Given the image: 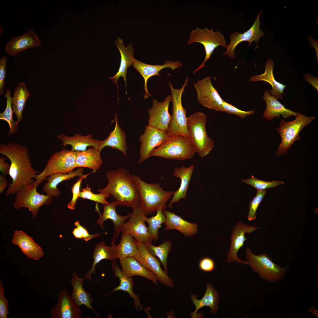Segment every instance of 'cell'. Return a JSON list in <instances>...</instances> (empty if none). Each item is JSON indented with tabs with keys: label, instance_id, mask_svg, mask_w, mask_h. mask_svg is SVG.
<instances>
[{
	"label": "cell",
	"instance_id": "6da1fadb",
	"mask_svg": "<svg viewBox=\"0 0 318 318\" xmlns=\"http://www.w3.org/2000/svg\"><path fill=\"white\" fill-rule=\"evenodd\" d=\"M0 153L11 162L9 175L12 182L6 191L9 196L15 193L24 185L31 182L39 172L32 166L28 148L16 142L0 144Z\"/></svg>",
	"mask_w": 318,
	"mask_h": 318
},
{
	"label": "cell",
	"instance_id": "7a4b0ae2",
	"mask_svg": "<svg viewBox=\"0 0 318 318\" xmlns=\"http://www.w3.org/2000/svg\"><path fill=\"white\" fill-rule=\"evenodd\" d=\"M108 183L106 186L97 190L112 196L118 206L128 208L139 207L140 198L133 176L124 168L106 173Z\"/></svg>",
	"mask_w": 318,
	"mask_h": 318
},
{
	"label": "cell",
	"instance_id": "3957f363",
	"mask_svg": "<svg viewBox=\"0 0 318 318\" xmlns=\"http://www.w3.org/2000/svg\"><path fill=\"white\" fill-rule=\"evenodd\" d=\"M133 176L140 193V208L145 215H149L160 208L165 209L166 202L175 191H165L160 183H147L139 176L134 174Z\"/></svg>",
	"mask_w": 318,
	"mask_h": 318
},
{
	"label": "cell",
	"instance_id": "277c9868",
	"mask_svg": "<svg viewBox=\"0 0 318 318\" xmlns=\"http://www.w3.org/2000/svg\"><path fill=\"white\" fill-rule=\"evenodd\" d=\"M196 151L191 140L180 135L169 136L160 145L154 149L150 155L166 159L183 160L191 159Z\"/></svg>",
	"mask_w": 318,
	"mask_h": 318
},
{
	"label": "cell",
	"instance_id": "5b68a950",
	"mask_svg": "<svg viewBox=\"0 0 318 318\" xmlns=\"http://www.w3.org/2000/svg\"><path fill=\"white\" fill-rule=\"evenodd\" d=\"M207 116L196 112L187 117V127L189 138L196 153L203 158L209 154L214 146L213 140L208 135L206 128Z\"/></svg>",
	"mask_w": 318,
	"mask_h": 318
},
{
	"label": "cell",
	"instance_id": "8992f818",
	"mask_svg": "<svg viewBox=\"0 0 318 318\" xmlns=\"http://www.w3.org/2000/svg\"><path fill=\"white\" fill-rule=\"evenodd\" d=\"M245 253L247 265L263 280L273 283L284 277L288 267H281L275 264L266 253L255 255L249 245L246 248Z\"/></svg>",
	"mask_w": 318,
	"mask_h": 318
},
{
	"label": "cell",
	"instance_id": "52a82bcc",
	"mask_svg": "<svg viewBox=\"0 0 318 318\" xmlns=\"http://www.w3.org/2000/svg\"><path fill=\"white\" fill-rule=\"evenodd\" d=\"M40 184L34 179L19 189L16 193L15 201L12 205L13 207L16 210L23 207L27 208L31 211L33 218H36L40 207L50 204L52 197L37 192V189Z\"/></svg>",
	"mask_w": 318,
	"mask_h": 318
},
{
	"label": "cell",
	"instance_id": "ba28073f",
	"mask_svg": "<svg viewBox=\"0 0 318 318\" xmlns=\"http://www.w3.org/2000/svg\"><path fill=\"white\" fill-rule=\"evenodd\" d=\"M292 121L281 120L279 126L276 129L281 139L276 152L278 156L287 154V150L294 142L300 140L299 133L301 130L315 119L314 116L307 117L300 113Z\"/></svg>",
	"mask_w": 318,
	"mask_h": 318
},
{
	"label": "cell",
	"instance_id": "9c48e42d",
	"mask_svg": "<svg viewBox=\"0 0 318 318\" xmlns=\"http://www.w3.org/2000/svg\"><path fill=\"white\" fill-rule=\"evenodd\" d=\"M188 80L189 77H187L184 84L179 89L174 88L170 81L168 83L171 92L173 104L172 115L167 132L169 136L180 135L190 138L187 127L186 110L182 106L181 100L183 93Z\"/></svg>",
	"mask_w": 318,
	"mask_h": 318
},
{
	"label": "cell",
	"instance_id": "30bf717a",
	"mask_svg": "<svg viewBox=\"0 0 318 318\" xmlns=\"http://www.w3.org/2000/svg\"><path fill=\"white\" fill-rule=\"evenodd\" d=\"M78 151L63 149L53 153L48 160L46 165L35 178L40 183L49 176L57 173H67L76 168L75 160Z\"/></svg>",
	"mask_w": 318,
	"mask_h": 318
},
{
	"label": "cell",
	"instance_id": "8fae6325",
	"mask_svg": "<svg viewBox=\"0 0 318 318\" xmlns=\"http://www.w3.org/2000/svg\"><path fill=\"white\" fill-rule=\"evenodd\" d=\"M213 28L209 29L207 27L202 29L197 27L190 32V38L187 42L189 45L193 43H198L204 47L205 57L201 64L193 72L195 73L198 70L205 66V64L211 57L215 49L219 46L226 47V41L223 35L219 31L214 32Z\"/></svg>",
	"mask_w": 318,
	"mask_h": 318
},
{
	"label": "cell",
	"instance_id": "7c38bea8",
	"mask_svg": "<svg viewBox=\"0 0 318 318\" xmlns=\"http://www.w3.org/2000/svg\"><path fill=\"white\" fill-rule=\"evenodd\" d=\"M138 247V251L134 256L144 266L153 273L159 281L168 287L174 286L173 279L161 268L159 261L148 251L146 245L135 239Z\"/></svg>",
	"mask_w": 318,
	"mask_h": 318
},
{
	"label": "cell",
	"instance_id": "4fadbf2b",
	"mask_svg": "<svg viewBox=\"0 0 318 318\" xmlns=\"http://www.w3.org/2000/svg\"><path fill=\"white\" fill-rule=\"evenodd\" d=\"M194 86L198 101L201 105L210 109L224 112L222 106L223 100L213 85L210 76L198 81Z\"/></svg>",
	"mask_w": 318,
	"mask_h": 318
},
{
	"label": "cell",
	"instance_id": "5bb4252c",
	"mask_svg": "<svg viewBox=\"0 0 318 318\" xmlns=\"http://www.w3.org/2000/svg\"><path fill=\"white\" fill-rule=\"evenodd\" d=\"M132 209V214L129 220L125 222L122 232L128 233L137 241L145 244L151 243L153 239L149 234L145 224L146 216L140 207Z\"/></svg>",
	"mask_w": 318,
	"mask_h": 318
},
{
	"label": "cell",
	"instance_id": "9a60e30c",
	"mask_svg": "<svg viewBox=\"0 0 318 318\" xmlns=\"http://www.w3.org/2000/svg\"><path fill=\"white\" fill-rule=\"evenodd\" d=\"M261 13L262 12H260L254 24L246 31L243 33H240L239 32L236 31L229 34L230 42L229 44L227 45V49L222 55V57L227 55L231 58L235 59V49L238 44L243 42H249V47L250 46L251 43L255 41L256 44L255 49L259 48L258 42L260 38L264 36V33L260 27L261 22L259 20V18Z\"/></svg>",
	"mask_w": 318,
	"mask_h": 318
},
{
	"label": "cell",
	"instance_id": "2e32d148",
	"mask_svg": "<svg viewBox=\"0 0 318 318\" xmlns=\"http://www.w3.org/2000/svg\"><path fill=\"white\" fill-rule=\"evenodd\" d=\"M166 132L157 129L148 125L145 127L144 133L139 137L141 143L139 154L138 163L147 160L156 147H158L168 138Z\"/></svg>",
	"mask_w": 318,
	"mask_h": 318
},
{
	"label": "cell",
	"instance_id": "e0dca14e",
	"mask_svg": "<svg viewBox=\"0 0 318 318\" xmlns=\"http://www.w3.org/2000/svg\"><path fill=\"white\" fill-rule=\"evenodd\" d=\"M259 228L254 226L245 224L241 221L237 222L234 227L231 236V243L227 254V261L228 263L236 261L247 265L246 261L238 258L237 253L248 239L245 236V233H250Z\"/></svg>",
	"mask_w": 318,
	"mask_h": 318
},
{
	"label": "cell",
	"instance_id": "ac0fdd59",
	"mask_svg": "<svg viewBox=\"0 0 318 318\" xmlns=\"http://www.w3.org/2000/svg\"><path fill=\"white\" fill-rule=\"evenodd\" d=\"M171 101V95L168 96L162 102L153 99L152 107L148 110V125L167 132L171 119V116L168 112Z\"/></svg>",
	"mask_w": 318,
	"mask_h": 318
},
{
	"label": "cell",
	"instance_id": "d6986e66",
	"mask_svg": "<svg viewBox=\"0 0 318 318\" xmlns=\"http://www.w3.org/2000/svg\"><path fill=\"white\" fill-rule=\"evenodd\" d=\"M57 304L51 311L52 318H80L82 315L80 306L77 304L66 289L60 291Z\"/></svg>",
	"mask_w": 318,
	"mask_h": 318
},
{
	"label": "cell",
	"instance_id": "ffe728a7",
	"mask_svg": "<svg viewBox=\"0 0 318 318\" xmlns=\"http://www.w3.org/2000/svg\"><path fill=\"white\" fill-rule=\"evenodd\" d=\"M103 206V213L100 215V217L96 222L98 224L104 229L103 224L104 221L108 219L112 220L114 224V229L113 237L112 243H115L119 234L122 232L125 222V221L129 219L132 212L125 216H121L117 214L116 211V208L118 206V205L116 201H112L110 203Z\"/></svg>",
	"mask_w": 318,
	"mask_h": 318
},
{
	"label": "cell",
	"instance_id": "44dd1931",
	"mask_svg": "<svg viewBox=\"0 0 318 318\" xmlns=\"http://www.w3.org/2000/svg\"><path fill=\"white\" fill-rule=\"evenodd\" d=\"M134 67L142 76L144 80V90L145 93L143 94L144 99L151 96L149 92L147 85L148 80L153 76H161L159 72L163 69L170 68L172 70L180 67L182 66L181 62L179 61L173 62L165 61L162 65H150L143 63L135 59L132 64Z\"/></svg>",
	"mask_w": 318,
	"mask_h": 318
},
{
	"label": "cell",
	"instance_id": "7402d4cb",
	"mask_svg": "<svg viewBox=\"0 0 318 318\" xmlns=\"http://www.w3.org/2000/svg\"><path fill=\"white\" fill-rule=\"evenodd\" d=\"M12 243L17 246L28 258L37 260L44 255L42 249L23 231L16 230L14 233Z\"/></svg>",
	"mask_w": 318,
	"mask_h": 318
},
{
	"label": "cell",
	"instance_id": "603a6c76",
	"mask_svg": "<svg viewBox=\"0 0 318 318\" xmlns=\"http://www.w3.org/2000/svg\"><path fill=\"white\" fill-rule=\"evenodd\" d=\"M41 42L32 29L23 35L11 38L5 48L9 55L16 56L24 50L39 46Z\"/></svg>",
	"mask_w": 318,
	"mask_h": 318
},
{
	"label": "cell",
	"instance_id": "cb8c5ba5",
	"mask_svg": "<svg viewBox=\"0 0 318 318\" xmlns=\"http://www.w3.org/2000/svg\"><path fill=\"white\" fill-rule=\"evenodd\" d=\"M115 44L121 55L120 64L117 72L114 76L109 77V79L116 85L118 90V87L117 84L118 79L120 77H123L125 82L126 93L127 94L126 89V73L127 68L130 65H132L135 59L133 55L134 49L132 47V44H129L127 47H125L123 39L119 37H118L116 40Z\"/></svg>",
	"mask_w": 318,
	"mask_h": 318
},
{
	"label": "cell",
	"instance_id": "d4e9b609",
	"mask_svg": "<svg viewBox=\"0 0 318 318\" xmlns=\"http://www.w3.org/2000/svg\"><path fill=\"white\" fill-rule=\"evenodd\" d=\"M111 269L114 273V276L119 278L120 284L118 286L106 294L102 298L114 292L119 290L125 291L128 293L133 299V305L136 309L138 311L141 310L143 305L140 301L139 296L135 294L133 290L135 285L132 277H126L124 276L116 261H112Z\"/></svg>",
	"mask_w": 318,
	"mask_h": 318
},
{
	"label": "cell",
	"instance_id": "484cf974",
	"mask_svg": "<svg viewBox=\"0 0 318 318\" xmlns=\"http://www.w3.org/2000/svg\"><path fill=\"white\" fill-rule=\"evenodd\" d=\"M119 259L121 270L125 277L140 276L149 280L156 285H158V279L156 276L138 261L134 257Z\"/></svg>",
	"mask_w": 318,
	"mask_h": 318
},
{
	"label": "cell",
	"instance_id": "4316f807",
	"mask_svg": "<svg viewBox=\"0 0 318 318\" xmlns=\"http://www.w3.org/2000/svg\"><path fill=\"white\" fill-rule=\"evenodd\" d=\"M262 98L266 105L263 115V117L266 120L270 121L274 118L279 117L281 115L283 118L286 119L292 115L296 117L299 113L286 108L276 98L269 93L267 89L264 91Z\"/></svg>",
	"mask_w": 318,
	"mask_h": 318
},
{
	"label": "cell",
	"instance_id": "83f0119b",
	"mask_svg": "<svg viewBox=\"0 0 318 318\" xmlns=\"http://www.w3.org/2000/svg\"><path fill=\"white\" fill-rule=\"evenodd\" d=\"M163 212L166 218L164 223L165 230H177L186 237H192L197 233L198 226L196 223L186 221L180 216L165 209L163 210Z\"/></svg>",
	"mask_w": 318,
	"mask_h": 318
},
{
	"label": "cell",
	"instance_id": "f1b7e54d",
	"mask_svg": "<svg viewBox=\"0 0 318 318\" xmlns=\"http://www.w3.org/2000/svg\"><path fill=\"white\" fill-rule=\"evenodd\" d=\"M57 138L62 142V145L64 148L67 145H70L72 147L71 150L74 151H85L88 146H92L99 150L100 141L93 138L90 134L87 136L76 134L73 136H69L62 133L58 135Z\"/></svg>",
	"mask_w": 318,
	"mask_h": 318
},
{
	"label": "cell",
	"instance_id": "f546056e",
	"mask_svg": "<svg viewBox=\"0 0 318 318\" xmlns=\"http://www.w3.org/2000/svg\"><path fill=\"white\" fill-rule=\"evenodd\" d=\"M194 168V165L192 164L186 167L182 166L180 168L176 167L173 172L174 177L179 178L181 183L179 188L175 191L172 199L168 206L169 209L172 208V205L179 201L181 199H185L189 187V183Z\"/></svg>",
	"mask_w": 318,
	"mask_h": 318
},
{
	"label": "cell",
	"instance_id": "4dcf8cb0",
	"mask_svg": "<svg viewBox=\"0 0 318 318\" xmlns=\"http://www.w3.org/2000/svg\"><path fill=\"white\" fill-rule=\"evenodd\" d=\"M78 274L74 271L72 274L71 279L70 280L72 288L71 296L76 303L79 306L85 305L94 312L98 317L100 316L95 310L92 306L93 298L90 293L86 291L83 286L84 279L78 276Z\"/></svg>",
	"mask_w": 318,
	"mask_h": 318
},
{
	"label": "cell",
	"instance_id": "1f68e13d",
	"mask_svg": "<svg viewBox=\"0 0 318 318\" xmlns=\"http://www.w3.org/2000/svg\"><path fill=\"white\" fill-rule=\"evenodd\" d=\"M274 64L271 59H268L265 64V69L262 74L251 76L249 80L250 82H256L260 81H264L269 83L271 86L272 89L269 91V93L277 99L283 98L284 90L286 86L278 82L274 79L273 70Z\"/></svg>",
	"mask_w": 318,
	"mask_h": 318
},
{
	"label": "cell",
	"instance_id": "d6a6232c",
	"mask_svg": "<svg viewBox=\"0 0 318 318\" xmlns=\"http://www.w3.org/2000/svg\"><path fill=\"white\" fill-rule=\"evenodd\" d=\"M206 286V292L200 300L197 299V296L196 294H191V299L196 308L195 310L191 314L192 318H195L198 310L204 306L208 307L211 309L210 313L212 314H216L218 309V304L220 299L219 294L212 284L208 283Z\"/></svg>",
	"mask_w": 318,
	"mask_h": 318
},
{
	"label": "cell",
	"instance_id": "836d02e7",
	"mask_svg": "<svg viewBox=\"0 0 318 318\" xmlns=\"http://www.w3.org/2000/svg\"><path fill=\"white\" fill-rule=\"evenodd\" d=\"M83 168L79 167L75 170L67 173H58L49 176L45 180L47 182L43 186V192L52 197H59L61 192L57 187L58 185L64 181L73 178L77 176L80 177L83 175Z\"/></svg>",
	"mask_w": 318,
	"mask_h": 318
},
{
	"label": "cell",
	"instance_id": "e575fe53",
	"mask_svg": "<svg viewBox=\"0 0 318 318\" xmlns=\"http://www.w3.org/2000/svg\"><path fill=\"white\" fill-rule=\"evenodd\" d=\"M114 121L115 122V128L105 139L100 141L99 150L101 152L105 147L108 146L118 150L126 157L128 147L125 139L126 135L119 126L116 114Z\"/></svg>",
	"mask_w": 318,
	"mask_h": 318
},
{
	"label": "cell",
	"instance_id": "d590c367",
	"mask_svg": "<svg viewBox=\"0 0 318 318\" xmlns=\"http://www.w3.org/2000/svg\"><path fill=\"white\" fill-rule=\"evenodd\" d=\"M121 240L117 245L111 243L114 258L115 260L129 257H134L138 251L135 239L127 233L122 232Z\"/></svg>",
	"mask_w": 318,
	"mask_h": 318
},
{
	"label": "cell",
	"instance_id": "8d00e7d4",
	"mask_svg": "<svg viewBox=\"0 0 318 318\" xmlns=\"http://www.w3.org/2000/svg\"><path fill=\"white\" fill-rule=\"evenodd\" d=\"M100 152L92 147L85 151L78 152L76 158V167L87 168L96 172L102 163Z\"/></svg>",
	"mask_w": 318,
	"mask_h": 318
},
{
	"label": "cell",
	"instance_id": "74e56055",
	"mask_svg": "<svg viewBox=\"0 0 318 318\" xmlns=\"http://www.w3.org/2000/svg\"><path fill=\"white\" fill-rule=\"evenodd\" d=\"M26 84L19 82L16 86L12 97V105L14 113L16 115V121L18 125L23 119V112L26 101L30 96Z\"/></svg>",
	"mask_w": 318,
	"mask_h": 318
},
{
	"label": "cell",
	"instance_id": "f35d334b",
	"mask_svg": "<svg viewBox=\"0 0 318 318\" xmlns=\"http://www.w3.org/2000/svg\"><path fill=\"white\" fill-rule=\"evenodd\" d=\"M92 258L94 259L92 265L84 276V279L88 282L91 281L92 274L96 276V266L100 261L103 259H107L112 261H116L111 246H106L102 241L96 245Z\"/></svg>",
	"mask_w": 318,
	"mask_h": 318
},
{
	"label": "cell",
	"instance_id": "ab89813d",
	"mask_svg": "<svg viewBox=\"0 0 318 318\" xmlns=\"http://www.w3.org/2000/svg\"><path fill=\"white\" fill-rule=\"evenodd\" d=\"M146 246L148 252L153 256L159 258L163 266L164 271L168 274L167 259L172 246L171 241L168 240L165 241L158 246H155L151 243Z\"/></svg>",
	"mask_w": 318,
	"mask_h": 318
},
{
	"label": "cell",
	"instance_id": "60d3db41",
	"mask_svg": "<svg viewBox=\"0 0 318 318\" xmlns=\"http://www.w3.org/2000/svg\"><path fill=\"white\" fill-rule=\"evenodd\" d=\"M6 99V105L4 110L0 113V120L6 121L9 127V136L16 133L18 130V125L14 120L13 114L14 113L12 105V97H11V90L7 89L4 95Z\"/></svg>",
	"mask_w": 318,
	"mask_h": 318
},
{
	"label": "cell",
	"instance_id": "b9f144b4",
	"mask_svg": "<svg viewBox=\"0 0 318 318\" xmlns=\"http://www.w3.org/2000/svg\"><path fill=\"white\" fill-rule=\"evenodd\" d=\"M163 209L160 208L157 211L156 215L150 218L147 217L146 221L148 224V231L153 240L156 241L159 238L158 230L161 227V225L166 221V217L164 214Z\"/></svg>",
	"mask_w": 318,
	"mask_h": 318
},
{
	"label": "cell",
	"instance_id": "7bdbcfd3",
	"mask_svg": "<svg viewBox=\"0 0 318 318\" xmlns=\"http://www.w3.org/2000/svg\"><path fill=\"white\" fill-rule=\"evenodd\" d=\"M241 181L246 184L250 185L255 188L257 191L265 190L269 188H275L279 185L284 184V182L281 181H276L274 180L271 181H266L259 180L256 178L254 176L251 175V178L248 179H242Z\"/></svg>",
	"mask_w": 318,
	"mask_h": 318
},
{
	"label": "cell",
	"instance_id": "ee69618b",
	"mask_svg": "<svg viewBox=\"0 0 318 318\" xmlns=\"http://www.w3.org/2000/svg\"><path fill=\"white\" fill-rule=\"evenodd\" d=\"M110 196L109 194L105 193L95 194L92 192L90 187L87 186L80 192L79 197L95 201L103 205L109 203L107 199Z\"/></svg>",
	"mask_w": 318,
	"mask_h": 318
},
{
	"label": "cell",
	"instance_id": "f6af8a7d",
	"mask_svg": "<svg viewBox=\"0 0 318 318\" xmlns=\"http://www.w3.org/2000/svg\"><path fill=\"white\" fill-rule=\"evenodd\" d=\"M267 191L265 190L257 191L256 194L251 201L249 206L247 219L249 221L255 220L256 218V210Z\"/></svg>",
	"mask_w": 318,
	"mask_h": 318
},
{
	"label": "cell",
	"instance_id": "bcb514c9",
	"mask_svg": "<svg viewBox=\"0 0 318 318\" xmlns=\"http://www.w3.org/2000/svg\"><path fill=\"white\" fill-rule=\"evenodd\" d=\"M94 172L85 175H83L79 177L76 183H74L71 188L72 196L70 201L67 205L68 208L71 210H74L76 205L77 201L79 198L80 187L82 180L86 178L88 175L94 173Z\"/></svg>",
	"mask_w": 318,
	"mask_h": 318
},
{
	"label": "cell",
	"instance_id": "7dc6e473",
	"mask_svg": "<svg viewBox=\"0 0 318 318\" xmlns=\"http://www.w3.org/2000/svg\"><path fill=\"white\" fill-rule=\"evenodd\" d=\"M222 106L224 112H226L229 115H237L242 118H245L248 116L252 115L254 112V110L249 111H244L239 110L224 100L222 103Z\"/></svg>",
	"mask_w": 318,
	"mask_h": 318
},
{
	"label": "cell",
	"instance_id": "c3c4849f",
	"mask_svg": "<svg viewBox=\"0 0 318 318\" xmlns=\"http://www.w3.org/2000/svg\"><path fill=\"white\" fill-rule=\"evenodd\" d=\"M4 292V285L0 280V318H7V314L9 313L8 309V302Z\"/></svg>",
	"mask_w": 318,
	"mask_h": 318
},
{
	"label": "cell",
	"instance_id": "681fc988",
	"mask_svg": "<svg viewBox=\"0 0 318 318\" xmlns=\"http://www.w3.org/2000/svg\"><path fill=\"white\" fill-rule=\"evenodd\" d=\"M8 59L6 56H3L0 59V95L4 90L5 79L6 75V65Z\"/></svg>",
	"mask_w": 318,
	"mask_h": 318
},
{
	"label": "cell",
	"instance_id": "f907efd6",
	"mask_svg": "<svg viewBox=\"0 0 318 318\" xmlns=\"http://www.w3.org/2000/svg\"><path fill=\"white\" fill-rule=\"evenodd\" d=\"M199 266L200 269L202 271L210 272L214 269L215 264L213 260L212 259L206 257L203 258L200 260Z\"/></svg>",
	"mask_w": 318,
	"mask_h": 318
},
{
	"label": "cell",
	"instance_id": "816d5d0a",
	"mask_svg": "<svg viewBox=\"0 0 318 318\" xmlns=\"http://www.w3.org/2000/svg\"><path fill=\"white\" fill-rule=\"evenodd\" d=\"M74 226L78 228L80 231L83 237V240L86 241H87L91 239L96 238L101 235L99 233L90 234L87 229L80 224L79 221H76L74 223Z\"/></svg>",
	"mask_w": 318,
	"mask_h": 318
},
{
	"label": "cell",
	"instance_id": "f5cc1de1",
	"mask_svg": "<svg viewBox=\"0 0 318 318\" xmlns=\"http://www.w3.org/2000/svg\"><path fill=\"white\" fill-rule=\"evenodd\" d=\"M6 159L5 157L0 158V171L1 174L4 175L9 174L10 167V165L5 162Z\"/></svg>",
	"mask_w": 318,
	"mask_h": 318
},
{
	"label": "cell",
	"instance_id": "db71d44e",
	"mask_svg": "<svg viewBox=\"0 0 318 318\" xmlns=\"http://www.w3.org/2000/svg\"><path fill=\"white\" fill-rule=\"evenodd\" d=\"M304 79L309 84L314 87L318 91V79L316 77H314L312 75L307 73L305 74Z\"/></svg>",
	"mask_w": 318,
	"mask_h": 318
},
{
	"label": "cell",
	"instance_id": "11a10c76",
	"mask_svg": "<svg viewBox=\"0 0 318 318\" xmlns=\"http://www.w3.org/2000/svg\"><path fill=\"white\" fill-rule=\"evenodd\" d=\"M8 185V182L5 175H0V193H1L4 191Z\"/></svg>",
	"mask_w": 318,
	"mask_h": 318
},
{
	"label": "cell",
	"instance_id": "9f6ffc18",
	"mask_svg": "<svg viewBox=\"0 0 318 318\" xmlns=\"http://www.w3.org/2000/svg\"><path fill=\"white\" fill-rule=\"evenodd\" d=\"M308 39L311 46L313 47L315 49L316 53V58L318 61V42L314 39L310 35H308Z\"/></svg>",
	"mask_w": 318,
	"mask_h": 318
},
{
	"label": "cell",
	"instance_id": "6f0895ef",
	"mask_svg": "<svg viewBox=\"0 0 318 318\" xmlns=\"http://www.w3.org/2000/svg\"><path fill=\"white\" fill-rule=\"evenodd\" d=\"M72 233L75 238L83 239V235L77 227H76V228H74L72 231Z\"/></svg>",
	"mask_w": 318,
	"mask_h": 318
}]
</instances>
